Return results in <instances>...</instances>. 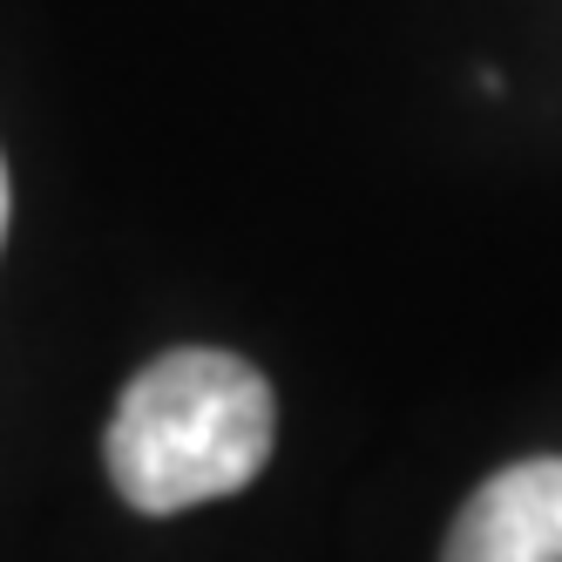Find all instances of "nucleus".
Wrapping results in <instances>:
<instances>
[{"instance_id": "1", "label": "nucleus", "mask_w": 562, "mask_h": 562, "mask_svg": "<svg viewBox=\"0 0 562 562\" xmlns=\"http://www.w3.org/2000/svg\"><path fill=\"white\" fill-rule=\"evenodd\" d=\"M278 434L271 386L251 359L177 346L123 386L109 420V481L143 515H183L237 495Z\"/></svg>"}, {"instance_id": "2", "label": "nucleus", "mask_w": 562, "mask_h": 562, "mask_svg": "<svg viewBox=\"0 0 562 562\" xmlns=\"http://www.w3.org/2000/svg\"><path fill=\"white\" fill-rule=\"evenodd\" d=\"M440 562H562V454L488 474L454 515Z\"/></svg>"}, {"instance_id": "3", "label": "nucleus", "mask_w": 562, "mask_h": 562, "mask_svg": "<svg viewBox=\"0 0 562 562\" xmlns=\"http://www.w3.org/2000/svg\"><path fill=\"white\" fill-rule=\"evenodd\" d=\"M0 237H8V170H0Z\"/></svg>"}]
</instances>
